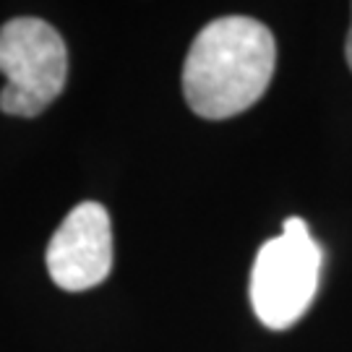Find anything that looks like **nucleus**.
Masks as SVG:
<instances>
[{"mask_svg": "<svg viewBox=\"0 0 352 352\" xmlns=\"http://www.w3.org/2000/svg\"><path fill=\"white\" fill-rule=\"evenodd\" d=\"M321 277V248L300 217H289L279 238L266 240L251 272V305L269 329L298 324L311 308Z\"/></svg>", "mask_w": 352, "mask_h": 352, "instance_id": "2", "label": "nucleus"}, {"mask_svg": "<svg viewBox=\"0 0 352 352\" xmlns=\"http://www.w3.org/2000/svg\"><path fill=\"white\" fill-rule=\"evenodd\" d=\"M344 55H347V65L352 68V26H350V34H347V45H344Z\"/></svg>", "mask_w": 352, "mask_h": 352, "instance_id": "5", "label": "nucleus"}, {"mask_svg": "<svg viewBox=\"0 0 352 352\" xmlns=\"http://www.w3.org/2000/svg\"><path fill=\"white\" fill-rule=\"evenodd\" d=\"M277 65V42L251 16H222L193 39L183 65L188 107L206 120H225L264 97Z\"/></svg>", "mask_w": 352, "mask_h": 352, "instance_id": "1", "label": "nucleus"}, {"mask_svg": "<svg viewBox=\"0 0 352 352\" xmlns=\"http://www.w3.org/2000/svg\"><path fill=\"white\" fill-rule=\"evenodd\" d=\"M47 272L68 292L97 287L113 272V225L97 201L78 204L68 212L47 245Z\"/></svg>", "mask_w": 352, "mask_h": 352, "instance_id": "4", "label": "nucleus"}, {"mask_svg": "<svg viewBox=\"0 0 352 352\" xmlns=\"http://www.w3.org/2000/svg\"><path fill=\"white\" fill-rule=\"evenodd\" d=\"M0 110L34 118L47 110L68 78V50L63 37L42 19L21 16L0 26Z\"/></svg>", "mask_w": 352, "mask_h": 352, "instance_id": "3", "label": "nucleus"}]
</instances>
